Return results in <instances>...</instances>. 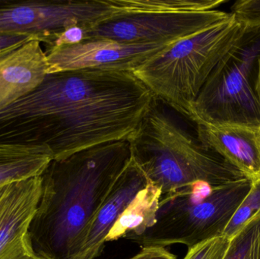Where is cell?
I'll return each instance as SVG.
<instances>
[{"mask_svg":"<svg viewBox=\"0 0 260 259\" xmlns=\"http://www.w3.org/2000/svg\"><path fill=\"white\" fill-rule=\"evenodd\" d=\"M154 99L133 71L51 73L28 95L0 111V142L46 147L53 160L64 159L129 139Z\"/></svg>","mask_w":260,"mask_h":259,"instance_id":"6da1fadb","label":"cell"},{"mask_svg":"<svg viewBox=\"0 0 260 259\" xmlns=\"http://www.w3.org/2000/svg\"><path fill=\"white\" fill-rule=\"evenodd\" d=\"M130 158L129 141L120 140L50 162L41 176V199L28 229L38 255L70 258Z\"/></svg>","mask_w":260,"mask_h":259,"instance_id":"7a4b0ae2","label":"cell"},{"mask_svg":"<svg viewBox=\"0 0 260 259\" xmlns=\"http://www.w3.org/2000/svg\"><path fill=\"white\" fill-rule=\"evenodd\" d=\"M175 109L154 99L128 139L131 158L163 195L199 182L220 185L246 178L187 130Z\"/></svg>","mask_w":260,"mask_h":259,"instance_id":"3957f363","label":"cell"},{"mask_svg":"<svg viewBox=\"0 0 260 259\" xmlns=\"http://www.w3.org/2000/svg\"><path fill=\"white\" fill-rule=\"evenodd\" d=\"M247 30L232 15L224 22L172 43L133 74L155 98L189 118L208 78Z\"/></svg>","mask_w":260,"mask_h":259,"instance_id":"277c9868","label":"cell"},{"mask_svg":"<svg viewBox=\"0 0 260 259\" xmlns=\"http://www.w3.org/2000/svg\"><path fill=\"white\" fill-rule=\"evenodd\" d=\"M253 182L247 178L215 186L199 182L163 195L154 225L124 238L142 248L182 244L190 249L221 237Z\"/></svg>","mask_w":260,"mask_h":259,"instance_id":"5b68a950","label":"cell"},{"mask_svg":"<svg viewBox=\"0 0 260 259\" xmlns=\"http://www.w3.org/2000/svg\"><path fill=\"white\" fill-rule=\"evenodd\" d=\"M259 56L260 28H247L208 78L191 106L189 120L194 123L260 129L256 92Z\"/></svg>","mask_w":260,"mask_h":259,"instance_id":"8992f818","label":"cell"},{"mask_svg":"<svg viewBox=\"0 0 260 259\" xmlns=\"http://www.w3.org/2000/svg\"><path fill=\"white\" fill-rule=\"evenodd\" d=\"M125 12L120 0H0V33H23L49 46L73 26L85 30Z\"/></svg>","mask_w":260,"mask_h":259,"instance_id":"52a82bcc","label":"cell"},{"mask_svg":"<svg viewBox=\"0 0 260 259\" xmlns=\"http://www.w3.org/2000/svg\"><path fill=\"white\" fill-rule=\"evenodd\" d=\"M222 11L121 13L85 30V39L105 38L132 44H171L224 22ZM84 39V40H85Z\"/></svg>","mask_w":260,"mask_h":259,"instance_id":"ba28073f","label":"cell"},{"mask_svg":"<svg viewBox=\"0 0 260 259\" xmlns=\"http://www.w3.org/2000/svg\"><path fill=\"white\" fill-rule=\"evenodd\" d=\"M171 44H132L88 38L74 45L47 47L48 74L89 68L133 71Z\"/></svg>","mask_w":260,"mask_h":259,"instance_id":"9c48e42d","label":"cell"},{"mask_svg":"<svg viewBox=\"0 0 260 259\" xmlns=\"http://www.w3.org/2000/svg\"><path fill=\"white\" fill-rule=\"evenodd\" d=\"M148 184V179L132 158L110 190L106 199L76 243L69 259H97L107 237L130 202Z\"/></svg>","mask_w":260,"mask_h":259,"instance_id":"30bf717a","label":"cell"},{"mask_svg":"<svg viewBox=\"0 0 260 259\" xmlns=\"http://www.w3.org/2000/svg\"><path fill=\"white\" fill-rule=\"evenodd\" d=\"M203 147L219 155L253 182L260 179V129L238 125L195 123Z\"/></svg>","mask_w":260,"mask_h":259,"instance_id":"8fae6325","label":"cell"},{"mask_svg":"<svg viewBox=\"0 0 260 259\" xmlns=\"http://www.w3.org/2000/svg\"><path fill=\"white\" fill-rule=\"evenodd\" d=\"M47 75V56L38 40L0 59V111L35 91Z\"/></svg>","mask_w":260,"mask_h":259,"instance_id":"7c38bea8","label":"cell"},{"mask_svg":"<svg viewBox=\"0 0 260 259\" xmlns=\"http://www.w3.org/2000/svg\"><path fill=\"white\" fill-rule=\"evenodd\" d=\"M41 176L8 184L0 196V254L28 232L41 195Z\"/></svg>","mask_w":260,"mask_h":259,"instance_id":"4fadbf2b","label":"cell"},{"mask_svg":"<svg viewBox=\"0 0 260 259\" xmlns=\"http://www.w3.org/2000/svg\"><path fill=\"white\" fill-rule=\"evenodd\" d=\"M53 160L46 147L0 142V187L41 176Z\"/></svg>","mask_w":260,"mask_h":259,"instance_id":"5bb4252c","label":"cell"},{"mask_svg":"<svg viewBox=\"0 0 260 259\" xmlns=\"http://www.w3.org/2000/svg\"><path fill=\"white\" fill-rule=\"evenodd\" d=\"M162 193L148 182L123 211L107 237V243L126 234H139L154 225Z\"/></svg>","mask_w":260,"mask_h":259,"instance_id":"9a60e30c","label":"cell"},{"mask_svg":"<svg viewBox=\"0 0 260 259\" xmlns=\"http://www.w3.org/2000/svg\"><path fill=\"white\" fill-rule=\"evenodd\" d=\"M224 259H260V212L231 239Z\"/></svg>","mask_w":260,"mask_h":259,"instance_id":"2e32d148","label":"cell"},{"mask_svg":"<svg viewBox=\"0 0 260 259\" xmlns=\"http://www.w3.org/2000/svg\"><path fill=\"white\" fill-rule=\"evenodd\" d=\"M260 212V179L253 182L245 199L235 211L224 231V236L232 239L247 222Z\"/></svg>","mask_w":260,"mask_h":259,"instance_id":"e0dca14e","label":"cell"},{"mask_svg":"<svg viewBox=\"0 0 260 259\" xmlns=\"http://www.w3.org/2000/svg\"><path fill=\"white\" fill-rule=\"evenodd\" d=\"M229 244L230 239L225 236L215 237L188 249L183 259H224Z\"/></svg>","mask_w":260,"mask_h":259,"instance_id":"ac0fdd59","label":"cell"},{"mask_svg":"<svg viewBox=\"0 0 260 259\" xmlns=\"http://www.w3.org/2000/svg\"><path fill=\"white\" fill-rule=\"evenodd\" d=\"M231 10L235 20L246 28H260V0H239Z\"/></svg>","mask_w":260,"mask_h":259,"instance_id":"d6986e66","label":"cell"},{"mask_svg":"<svg viewBox=\"0 0 260 259\" xmlns=\"http://www.w3.org/2000/svg\"><path fill=\"white\" fill-rule=\"evenodd\" d=\"M0 259H46L38 255L32 246L28 232L12 242L1 254Z\"/></svg>","mask_w":260,"mask_h":259,"instance_id":"ffe728a7","label":"cell"},{"mask_svg":"<svg viewBox=\"0 0 260 259\" xmlns=\"http://www.w3.org/2000/svg\"><path fill=\"white\" fill-rule=\"evenodd\" d=\"M85 39V28L81 26H73L58 33L53 42L47 47L59 46L74 45L79 44Z\"/></svg>","mask_w":260,"mask_h":259,"instance_id":"44dd1931","label":"cell"},{"mask_svg":"<svg viewBox=\"0 0 260 259\" xmlns=\"http://www.w3.org/2000/svg\"><path fill=\"white\" fill-rule=\"evenodd\" d=\"M34 39L36 38L30 35L23 34V33H15V34L0 33V59L21 47L23 44Z\"/></svg>","mask_w":260,"mask_h":259,"instance_id":"7402d4cb","label":"cell"},{"mask_svg":"<svg viewBox=\"0 0 260 259\" xmlns=\"http://www.w3.org/2000/svg\"><path fill=\"white\" fill-rule=\"evenodd\" d=\"M129 259H177V256L163 247H144Z\"/></svg>","mask_w":260,"mask_h":259,"instance_id":"603a6c76","label":"cell"},{"mask_svg":"<svg viewBox=\"0 0 260 259\" xmlns=\"http://www.w3.org/2000/svg\"><path fill=\"white\" fill-rule=\"evenodd\" d=\"M256 92H257L258 97L260 103V56L258 59V71L257 79H256Z\"/></svg>","mask_w":260,"mask_h":259,"instance_id":"cb8c5ba5","label":"cell"},{"mask_svg":"<svg viewBox=\"0 0 260 259\" xmlns=\"http://www.w3.org/2000/svg\"><path fill=\"white\" fill-rule=\"evenodd\" d=\"M6 186H3V187H0V196H1L2 193H3V191H4L5 187H6Z\"/></svg>","mask_w":260,"mask_h":259,"instance_id":"d4e9b609","label":"cell"}]
</instances>
